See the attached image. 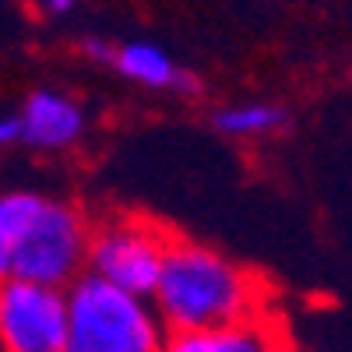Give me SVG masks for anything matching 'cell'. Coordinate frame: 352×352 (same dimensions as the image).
Here are the masks:
<instances>
[{
	"label": "cell",
	"instance_id": "obj_1",
	"mask_svg": "<svg viewBox=\"0 0 352 352\" xmlns=\"http://www.w3.org/2000/svg\"><path fill=\"white\" fill-rule=\"evenodd\" d=\"M152 303L169 331H197L268 310L272 289L222 250L173 236Z\"/></svg>",
	"mask_w": 352,
	"mask_h": 352
},
{
	"label": "cell",
	"instance_id": "obj_2",
	"mask_svg": "<svg viewBox=\"0 0 352 352\" xmlns=\"http://www.w3.org/2000/svg\"><path fill=\"white\" fill-rule=\"evenodd\" d=\"M169 328L148 296L85 272L67 285V352H162Z\"/></svg>",
	"mask_w": 352,
	"mask_h": 352
},
{
	"label": "cell",
	"instance_id": "obj_3",
	"mask_svg": "<svg viewBox=\"0 0 352 352\" xmlns=\"http://www.w3.org/2000/svg\"><path fill=\"white\" fill-rule=\"evenodd\" d=\"M88 243H92V222L85 219L78 204L39 194L21 229L11 278L67 289L88 272Z\"/></svg>",
	"mask_w": 352,
	"mask_h": 352
},
{
	"label": "cell",
	"instance_id": "obj_4",
	"mask_svg": "<svg viewBox=\"0 0 352 352\" xmlns=\"http://www.w3.org/2000/svg\"><path fill=\"white\" fill-rule=\"evenodd\" d=\"M169 243H173V232H166L152 219H141V215L102 219L99 226H92L88 272L152 300Z\"/></svg>",
	"mask_w": 352,
	"mask_h": 352
},
{
	"label": "cell",
	"instance_id": "obj_5",
	"mask_svg": "<svg viewBox=\"0 0 352 352\" xmlns=\"http://www.w3.org/2000/svg\"><path fill=\"white\" fill-rule=\"evenodd\" d=\"M0 349L67 352V289L21 278L0 282Z\"/></svg>",
	"mask_w": 352,
	"mask_h": 352
},
{
	"label": "cell",
	"instance_id": "obj_6",
	"mask_svg": "<svg viewBox=\"0 0 352 352\" xmlns=\"http://www.w3.org/2000/svg\"><path fill=\"white\" fill-rule=\"evenodd\" d=\"M162 352H292V335L272 307L219 328L169 331Z\"/></svg>",
	"mask_w": 352,
	"mask_h": 352
},
{
	"label": "cell",
	"instance_id": "obj_7",
	"mask_svg": "<svg viewBox=\"0 0 352 352\" xmlns=\"http://www.w3.org/2000/svg\"><path fill=\"white\" fill-rule=\"evenodd\" d=\"M21 116V144L36 152H67L85 138V109L74 96L60 88H36L18 109Z\"/></svg>",
	"mask_w": 352,
	"mask_h": 352
},
{
	"label": "cell",
	"instance_id": "obj_8",
	"mask_svg": "<svg viewBox=\"0 0 352 352\" xmlns=\"http://www.w3.org/2000/svg\"><path fill=\"white\" fill-rule=\"evenodd\" d=\"M113 67L120 78H127L138 88H148V92H173V96H197L201 92L197 74L180 67L162 46L144 43V39H131V43L116 46Z\"/></svg>",
	"mask_w": 352,
	"mask_h": 352
},
{
	"label": "cell",
	"instance_id": "obj_9",
	"mask_svg": "<svg viewBox=\"0 0 352 352\" xmlns=\"http://www.w3.org/2000/svg\"><path fill=\"white\" fill-rule=\"evenodd\" d=\"M285 124H289V109L278 106V102H264V99L226 102L212 113V127L222 138H232V141L268 138V134H278Z\"/></svg>",
	"mask_w": 352,
	"mask_h": 352
},
{
	"label": "cell",
	"instance_id": "obj_10",
	"mask_svg": "<svg viewBox=\"0 0 352 352\" xmlns=\"http://www.w3.org/2000/svg\"><path fill=\"white\" fill-rule=\"evenodd\" d=\"M39 194L43 190H4L0 194V282L11 278L21 229H25L28 215H32Z\"/></svg>",
	"mask_w": 352,
	"mask_h": 352
},
{
	"label": "cell",
	"instance_id": "obj_11",
	"mask_svg": "<svg viewBox=\"0 0 352 352\" xmlns=\"http://www.w3.org/2000/svg\"><path fill=\"white\" fill-rule=\"evenodd\" d=\"M28 8H32L39 18H64L78 8V0H25Z\"/></svg>",
	"mask_w": 352,
	"mask_h": 352
},
{
	"label": "cell",
	"instance_id": "obj_12",
	"mask_svg": "<svg viewBox=\"0 0 352 352\" xmlns=\"http://www.w3.org/2000/svg\"><path fill=\"white\" fill-rule=\"evenodd\" d=\"M21 144V116L18 113H0V152Z\"/></svg>",
	"mask_w": 352,
	"mask_h": 352
},
{
	"label": "cell",
	"instance_id": "obj_13",
	"mask_svg": "<svg viewBox=\"0 0 352 352\" xmlns=\"http://www.w3.org/2000/svg\"><path fill=\"white\" fill-rule=\"evenodd\" d=\"M78 46H81V53L88 56V60H96V64H113V50H116V46H109L106 39H99V36H85Z\"/></svg>",
	"mask_w": 352,
	"mask_h": 352
}]
</instances>
